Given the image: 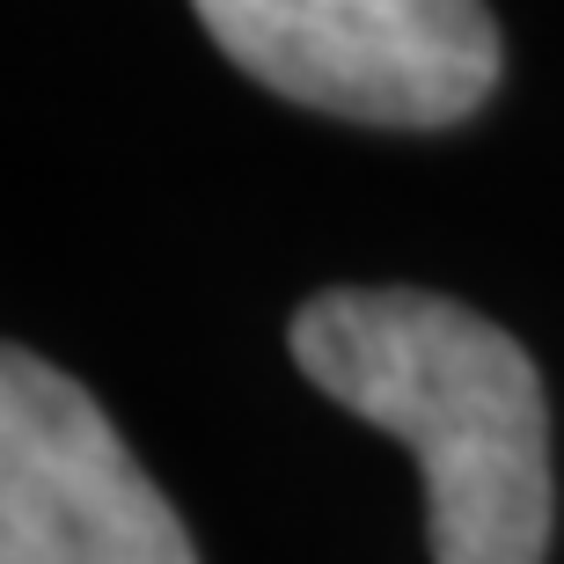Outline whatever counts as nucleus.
I'll return each mask as SVG.
<instances>
[{
	"mask_svg": "<svg viewBox=\"0 0 564 564\" xmlns=\"http://www.w3.org/2000/svg\"><path fill=\"white\" fill-rule=\"evenodd\" d=\"M293 359L419 455L433 564H543L550 403L535 359L491 315L419 286H337L293 315Z\"/></svg>",
	"mask_w": 564,
	"mask_h": 564,
	"instance_id": "nucleus-1",
	"label": "nucleus"
},
{
	"mask_svg": "<svg viewBox=\"0 0 564 564\" xmlns=\"http://www.w3.org/2000/svg\"><path fill=\"white\" fill-rule=\"evenodd\" d=\"M213 44L286 104L359 126H455L499 88L484 0H191Z\"/></svg>",
	"mask_w": 564,
	"mask_h": 564,
	"instance_id": "nucleus-2",
	"label": "nucleus"
},
{
	"mask_svg": "<svg viewBox=\"0 0 564 564\" xmlns=\"http://www.w3.org/2000/svg\"><path fill=\"white\" fill-rule=\"evenodd\" d=\"M0 564H198L104 403L0 345Z\"/></svg>",
	"mask_w": 564,
	"mask_h": 564,
	"instance_id": "nucleus-3",
	"label": "nucleus"
}]
</instances>
